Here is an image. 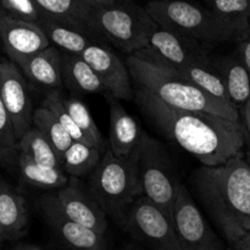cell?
<instances>
[{"mask_svg": "<svg viewBox=\"0 0 250 250\" xmlns=\"http://www.w3.org/2000/svg\"><path fill=\"white\" fill-rule=\"evenodd\" d=\"M38 204L46 224L67 248L71 250H107L105 236L68 219L59 207L54 194L42 197Z\"/></svg>", "mask_w": 250, "mask_h": 250, "instance_id": "9a60e30c", "label": "cell"}, {"mask_svg": "<svg viewBox=\"0 0 250 250\" xmlns=\"http://www.w3.org/2000/svg\"><path fill=\"white\" fill-rule=\"evenodd\" d=\"M126 250H142V249H138V248H133V247H128Z\"/></svg>", "mask_w": 250, "mask_h": 250, "instance_id": "f35d334b", "label": "cell"}, {"mask_svg": "<svg viewBox=\"0 0 250 250\" xmlns=\"http://www.w3.org/2000/svg\"><path fill=\"white\" fill-rule=\"evenodd\" d=\"M85 27L103 42L128 55L146 48L158 23L146 7L119 1L106 6H90Z\"/></svg>", "mask_w": 250, "mask_h": 250, "instance_id": "5b68a950", "label": "cell"}, {"mask_svg": "<svg viewBox=\"0 0 250 250\" xmlns=\"http://www.w3.org/2000/svg\"><path fill=\"white\" fill-rule=\"evenodd\" d=\"M59 207L72 221L105 236L107 216L97 200L76 177H70L67 185L54 193Z\"/></svg>", "mask_w": 250, "mask_h": 250, "instance_id": "5bb4252c", "label": "cell"}, {"mask_svg": "<svg viewBox=\"0 0 250 250\" xmlns=\"http://www.w3.org/2000/svg\"><path fill=\"white\" fill-rule=\"evenodd\" d=\"M242 114H243L244 127H246L247 133H248L250 137V99L248 100V103H247V104L243 106V111H242Z\"/></svg>", "mask_w": 250, "mask_h": 250, "instance_id": "e575fe53", "label": "cell"}, {"mask_svg": "<svg viewBox=\"0 0 250 250\" xmlns=\"http://www.w3.org/2000/svg\"><path fill=\"white\" fill-rule=\"evenodd\" d=\"M237 56H238V59L242 61V63H243L244 67L247 68L250 75V37L246 41L238 43Z\"/></svg>", "mask_w": 250, "mask_h": 250, "instance_id": "d6a6232c", "label": "cell"}, {"mask_svg": "<svg viewBox=\"0 0 250 250\" xmlns=\"http://www.w3.org/2000/svg\"><path fill=\"white\" fill-rule=\"evenodd\" d=\"M17 165L22 180L33 187L44 189H61L70 181V177L62 168L41 165L22 154H19L17 156Z\"/></svg>", "mask_w": 250, "mask_h": 250, "instance_id": "7402d4cb", "label": "cell"}, {"mask_svg": "<svg viewBox=\"0 0 250 250\" xmlns=\"http://www.w3.org/2000/svg\"><path fill=\"white\" fill-rule=\"evenodd\" d=\"M20 70L32 84L45 92V95L62 89L61 51L54 45L48 46L22 63Z\"/></svg>", "mask_w": 250, "mask_h": 250, "instance_id": "e0dca14e", "label": "cell"}, {"mask_svg": "<svg viewBox=\"0 0 250 250\" xmlns=\"http://www.w3.org/2000/svg\"><path fill=\"white\" fill-rule=\"evenodd\" d=\"M227 250H250V232L242 237L239 241L229 244Z\"/></svg>", "mask_w": 250, "mask_h": 250, "instance_id": "836d02e7", "label": "cell"}, {"mask_svg": "<svg viewBox=\"0 0 250 250\" xmlns=\"http://www.w3.org/2000/svg\"><path fill=\"white\" fill-rule=\"evenodd\" d=\"M134 98L156 128L197 158L203 166L222 165L243 153L247 129L242 122L207 112L175 109L137 88Z\"/></svg>", "mask_w": 250, "mask_h": 250, "instance_id": "6da1fadb", "label": "cell"}, {"mask_svg": "<svg viewBox=\"0 0 250 250\" xmlns=\"http://www.w3.org/2000/svg\"><path fill=\"white\" fill-rule=\"evenodd\" d=\"M190 182L229 246L250 232V165L243 153L222 165H202Z\"/></svg>", "mask_w": 250, "mask_h": 250, "instance_id": "7a4b0ae2", "label": "cell"}, {"mask_svg": "<svg viewBox=\"0 0 250 250\" xmlns=\"http://www.w3.org/2000/svg\"><path fill=\"white\" fill-rule=\"evenodd\" d=\"M109 104L110 132L109 146L117 158H127L137 148L143 137L138 122L122 106L121 100L111 94H105Z\"/></svg>", "mask_w": 250, "mask_h": 250, "instance_id": "2e32d148", "label": "cell"}, {"mask_svg": "<svg viewBox=\"0 0 250 250\" xmlns=\"http://www.w3.org/2000/svg\"><path fill=\"white\" fill-rule=\"evenodd\" d=\"M38 24L46 34L51 45L62 53L81 55L90 44L100 41L92 32L83 27L48 16H42Z\"/></svg>", "mask_w": 250, "mask_h": 250, "instance_id": "ac0fdd59", "label": "cell"}, {"mask_svg": "<svg viewBox=\"0 0 250 250\" xmlns=\"http://www.w3.org/2000/svg\"><path fill=\"white\" fill-rule=\"evenodd\" d=\"M42 106L46 107L48 110H50L53 112L54 116L58 119V121L60 122L61 126L67 131V133L70 134L71 138L75 142H83V143H87L89 146H92L88 138L85 137V134L81 131L80 127L76 125V122L73 121V119L71 117V115L68 114L67 109L65 106V103H63V94L62 92H51L49 94L45 95L43 103H42Z\"/></svg>", "mask_w": 250, "mask_h": 250, "instance_id": "f546056e", "label": "cell"}, {"mask_svg": "<svg viewBox=\"0 0 250 250\" xmlns=\"http://www.w3.org/2000/svg\"><path fill=\"white\" fill-rule=\"evenodd\" d=\"M171 220L183 250H225L183 183L178 187Z\"/></svg>", "mask_w": 250, "mask_h": 250, "instance_id": "30bf717a", "label": "cell"}, {"mask_svg": "<svg viewBox=\"0 0 250 250\" xmlns=\"http://www.w3.org/2000/svg\"><path fill=\"white\" fill-rule=\"evenodd\" d=\"M15 250H44V249H42L41 247L38 246H23V247H20V248H16Z\"/></svg>", "mask_w": 250, "mask_h": 250, "instance_id": "8d00e7d4", "label": "cell"}, {"mask_svg": "<svg viewBox=\"0 0 250 250\" xmlns=\"http://www.w3.org/2000/svg\"><path fill=\"white\" fill-rule=\"evenodd\" d=\"M138 171L144 197L171 219L181 182L173 173L164 146L146 133L138 146Z\"/></svg>", "mask_w": 250, "mask_h": 250, "instance_id": "52a82bcc", "label": "cell"}, {"mask_svg": "<svg viewBox=\"0 0 250 250\" xmlns=\"http://www.w3.org/2000/svg\"><path fill=\"white\" fill-rule=\"evenodd\" d=\"M244 155H246V159H247V161H248V164L250 165V148L248 149V151H247L246 154H244Z\"/></svg>", "mask_w": 250, "mask_h": 250, "instance_id": "74e56055", "label": "cell"}, {"mask_svg": "<svg viewBox=\"0 0 250 250\" xmlns=\"http://www.w3.org/2000/svg\"><path fill=\"white\" fill-rule=\"evenodd\" d=\"M105 150L83 142L73 141L67 151L63 154L62 170L70 177L80 178L90 176L99 165Z\"/></svg>", "mask_w": 250, "mask_h": 250, "instance_id": "603a6c76", "label": "cell"}, {"mask_svg": "<svg viewBox=\"0 0 250 250\" xmlns=\"http://www.w3.org/2000/svg\"><path fill=\"white\" fill-rule=\"evenodd\" d=\"M84 4L90 5V6H106V5H112L119 0H81Z\"/></svg>", "mask_w": 250, "mask_h": 250, "instance_id": "d590c367", "label": "cell"}, {"mask_svg": "<svg viewBox=\"0 0 250 250\" xmlns=\"http://www.w3.org/2000/svg\"><path fill=\"white\" fill-rule=\"evenodd\" d=\"M34 4L39 7L43 16L68 22L76 26L85 27L89 5L84 4L81 0H33Z\"/></svg>", "mask_w": 250, "mask_h": 250, "instance_id": "484cf974", "label": "cell"}, {"mask_svg": "<svg viewBox=\"0 0 250 250\" xmlns=\"http://www.w3.org/2000/svg\"><path fill=\"white\" fill-rule=\"evenodd\" d=\"M33 127L39 129L50 141V143L53 144L60 158L62 159L63 154L67 151L71 144L73 143V139L71 138L67 131L61 126V124L54 116L53 112L44 106L34 110Z\"/></svg>", "mask_w": 250, "mask_h": 250, "instance_id": "83f0119b", "label": "cell"}, {"mask_svg": "<svg viewBox=\"0 0 250 250\" xmlns=\"http://www.w3.org/2000/svg\"><path fill=\"white\" fill-rule=\"evenodd\" d=\"M186 1H190V0H186Z\"/></svg>", "mask_w": 250, "mask_h": 250, "instance_id": "60d3db41", "label": "cell"}, {"mask_svg": "<svg viewBox=\"0 0 250 250\" xmlns=\"http://www.w3.org/2000/svg\"><path fill=\"white\" fill-rule=\"evenodd\" d=\"M61 71L63 87L73 92L106 94L100 77L81 55L61 51Z\"/></svg>", "mask_w": 250, "mask_h": 250, "instance_id": "44dd1931", "label": "cell"}, {"mask_svg": "<svg viewBox=\"0 0 250 250\" xmlns=\"http://www.w3.org/2000/svg\"><path fill=\"white\" fill-rule=\"evenodd\" d=\"M158 26L175 29L205 44L246 41L232 24L209 7L186 0H151L146 5Z\"/></svg>", "mask_w": 250, "mask_h": 250, "instance_id": "8992f818", "label": "cell"}, {"mask_svg": "<svg viewBox=\"0 0 250 250\" xmlns=\"http://www.w3.org/2000/svg\"><path fill=\"white\" fill-rule=\"evenodd\" d=\"M126 65L137 89L154 95L168 106L187 111L207 112L241 122L236 105L225 104L210 97L176 70L136 55L127 56Z\"/></svg>", "mask_w": 250, "mask_h": 250, "instance_id": "3957f363", "label": "cell"}, {"mask_svg": "<svg viewBox=\"0 0 250 250\" xmlns=\"http://www.w3.org/2000/svg\"><path fill=\"white\" fill-rule=\"evenodd\" d=\"M122 229L148 250H183L172 220L144 195L131 207Z\"/></svg>", "mask_w": 250, "mask_h": 250, "instance_id": "9c48e42d", "label": "cell"}, {"mask_svg": "<svg viewBox=\"0 0 250 250\" xmlns=\"http://www.w3.org/2000/svg\"><path fill=\"white\" fill-rule=\"evenodd\" d=\"M0 41L10 60L19 67L51 45L38 23L22 21L7 15L0 19Z\"/></svg>", "mask_w": 250, "mask_h": 250, "instance_id": "4fadbf2b", "label": "cell"}, {"mask_svg": "<svg viewBox=\"0 0 250 250\" xmlns=\"http://www.w3.org/2000/svg\"><path fill=\"white\" fill-rule=\"evenodd\" d=\"M207 7L241 32L250 37V0H204Z\"/></svg>", "mask_w": 250, "mask_h": 250, "instance_id": "4316f807", "label": "cell"}, {"mask_svg": "<svg viewBox=\"0 0 250 250\" xmlns=\"http://www.w3.org/2000/svg\"><path fill=\"white\" fill-rule=\"evenodd\" d=\"M192 84L199 88L210 97L229 105H234L227 93L226 85L219 75L212 70L211 66L190 65L183 70L177 71Z\"/></svg>", "mask_w": 250, "mask_h": 250, "instance_id": "d4e9b609", "label": "cell"}, {"mask_svg": "<svg viewBox=\"0 0 250 250\" xmlns=\"http://www.w3.org/2000/svg\"><path fill=\"white\" fill-rule=\"evenodd\" d=\"M19 154L27 156L32 161L49 167L62 168V159L55 150L53 144L39 129L32 127L17 143Z\"/></svg>", "mask_w": 250, "mask_h": 250, "instance_id": "cb8c5ba5", "label": "cell"}, {"mask_svg": "<svg viewBox=\"0 0 250 250\" xmlns=\"http://www.w3.org/2000/svg\"><path fill=\"white\" fill-rule=\"evenodd\" d=\"M81 56L99 76L106 94L114 95L120 100L133 99L134 92L128 67L104 42L92 43Z\"/></svg>", "mask_w": 250, "mask_h": 250, "instance_id": "7c38bea8", "label": "cell"}, {"mask_svg": "<svg viewBox=\"0 0 250 250\" xmlns=\"http://www.w3.org/2000/svg\"><path fill=\"white\" fill-rule=\"evenodd\" d=\"M4 15H5V14H4V11H2V10H1V7H0V19H1V17L4 16Z\"/></svg>", "mask_w": 250, "mask_h": 250, "instance_id": "ab89813d", "label": "cell"}, {"mask_svg": "<svg viewBox=\"0 0 250 250\" xmlns=\"http://www.w3.org/2000/svg\"><path fill=\"white\" fill-rule=\"evenodd\" d=\"M208 45L175 29L158 26L148 46L133 55L181 71L190 65L211 66Z\"/></svg>", "mask_w": 250, "mask_h": 250, "instance_id": "ba28073f", "label": "cell"}, {"mask_svg": "<svg viewBox=\"0 0 250 250\" xmlns=\"http://www.w3.org/2000/svg\"><path fill=\"white\" fill-rule=\"evenodd\" d=\"M17 139L14 125L0 97V164L10 165L19 156Z\"/></svg>", "mask_w": 250, "mask_h": 250, "instance_id": "4dcf8cb0", "label": "cell"}, {"mask_svg": "<svg viewBox=\"0 0 250 250\" xmlns=\"http://www.w3.org/2000/svg\"><path fill=\"white\" fill-rule=\"evenodd\" d=\"M27 226L26 200L9 185L0 182V242L19 238Z\"/></svg>", "mask_w": 250, "mask_h": 250, "instance_id": "d6986e66", "label": "cell"}, {"mask_svg": "<svg viewBox=\"0 0 250 250\" xmlns=\"http://www.w3.org/2000/svg\"><path fill=\"white\" fill-rule=\"evenodd\" d=\"M88 189L106 216L124 229L131 207L144 195L138 148L127 158H117L107 146L99 165L90 173Z\"/></svg>", "mask_w": 250, "mask_h": 250, "instance_id": "277c9868", "label": "cell"}, {"mask_svg": "<svg viewBox=\"0 0 250 250\" xmlns=\"http://www.w3.org/2000/svg\"><path fill=\"white\" fill-rule=\"evenodd\" d=\"M0 7L5 15L22 21L38 23L43 16L33 0H0Z\"/></svg>", "mask_w": 250, "mask_h": 250, "instance_id": "1f68e13d", "label": "cell"}, {"mask_svg": "<svg viewBox=\"0 0 250 250\" xmlns=\"http://www.w3.org/2000/svg\"><path fill=\"white\" fill-rule=\"evenodd\" d=\"M63 103H65V106L67 109L68 114L71 115V117L76 122V125L80 127L81 131L85 134V137L92 143V146H98V148L104 149L105 150L107 148V146L105 143L104 138H103L102 132L99 131L97 124L93 120V116L89 112V109L87 107V105L82 100L78 99V98H67L65 95H63Z\"/></svg>", "mask_w": 250, "mask_h": 250, "instance_id": "f1b7e54d", "label": "cell"}, {"mask_svg": "<svg viewBox=\"0 0 250 250\" xmlns=\"http://www.w3.org/2000/svg\"><path fill=\"white\" fill-rule=\"evenodd\" d=\"M211 67L224 81L232 103L244 106L250 99V75L238 56H219L211 60Z\"/></svg>", "mask_w": 250, "mask_h": 250, "instance_id": "ffe728a7", "label": "cell"}, {"mask_svg": "<svg viewBox=\"0 0 250 250\" xmlns=\"http://www.w3.org/2000/svg\"><path fill=\"white\" fill-rule=\"evenodd\" d=\"M0 97L17 139L33 127V105L26 78L12 61H0Z\"/></svg>", "mask_w": 250, "mask_h": 250, "instance_id": "8fae6325", "label": "cell"}]
</instances>
